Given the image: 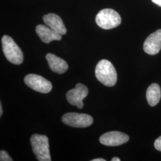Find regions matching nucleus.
<instances>
[{
	"label": "nucleus",
	"instance_id": "obj_16",
	"mask_svg": "<svg viewBox=\"0 0 161 161\" xmlns=\"http://www.w3.org/2000/svg\"><path fill=\"white\" fill-rule=\"evenodd\" d=\"M152 1L153 3L157 4L158 6L161 7V0H152Z\"/></svg>",
	"mask_w": 161,
	"mask_h": 161
},
{
	"label": "nucleus",
	"instance_id": "obj_9",
	"mask_svg": "<svg viewBox=\"0 0 161 161\" xmlns=\"http://www.w3.org/2000/svg\"><path fill=\"white\" fill-rule=\"evenodd\" d=\"M161 49V29H158L146 38L143 44V50L148 54L155 55Z\"/></svg>",
	"mask_w": 161,
	"mask_h": 161
},
{
	"label": "nucleus",
	"instance_id": "obj_17",
	"mask_svg": "<svg viewBox=\"0 0 161 161\" xmlns=\"http://www.w3.org/2000/svg\"><path fill=\"white\" fill-rule=\"evenodd\" d=\"M106 160L104 159L103 158H97V159H92V161H105Z\"/></svg>",
	"mask_w": 161,
	"mask_h": 161
},
{
	"label": "nucleus",
	"instance_id": "obj_14",
	"mask_svg": "<svg viewBox=\"0 0 161 161\" xmlns=\"http://www.w3.org/2000/svg\"><path fill=\"white\" fill-rule=\"evenodd\" d=\"M0 161H12L13 159L8 155L7 152L5 150L0 151Z\"/></svg>",
	"mask_w": 161,
	"mask_h": 161
},
{
	"label": "nucleus",
	"instance_id": "obj_19",
	"mask_svg": "<svg viewBox=\"0 0 161 161\" xmlns=\"http://www.w3.org/2000/svg\"><path fill=\"white\" fill-rule=\"evenodd\" d=\"M3 114V109H2V104L1 103H0V117L2 116Z\"/></svg>",
	"mask_w": 161,
	"mask_h": 161
},
{
	"label": "nucleus",
	"instance_id": "obj_7",
	"mask_svg": "<svg viewBox=\"0 0 161 161\" xmlns=\"http://www.w3.org/2000/svg\"><path fill=\"white\" fill-rule=\"evenodd\" d=\"M88 94V89L85 85L78 83L75 88L69 90L66 93V98L69 103L76 106L78 109H82L84 106L82 100Z\"/></svg>",
	"mask_w": 161,
	"mask_h": 161
},
{
	"label": "nucleus",
	"instance_id": "obj_8",
	"mask_svg": "<svg viewBox=\"0 0 161 161\" xmlns=\"http://www.w3.org/2000/svg\"><path fill=\"white\" fill-rule=\"evenodd\" d=\"M129 137L126 134L119 131H110L104 133L100 137V142L105 146H116L127 143Z\"/></svg>",
	"mask_w": 161,
	"mask_h": 161
},
{
	"label": "nucleus",
	"instance_id": "obj_2",
	"mask_svg": "<svg viewBox=\"0 0 161 161\" xmlns=\"http://www.w3.org/2000/svg\"><path fill=\"white\" fill-rule=\"evenodd\" d=\"M33 152L39 161H51L48 138L44 135L33 134L31 137Z\"/></svg>",
	"mask_w": 161,
	"mask_h": 161
},
{
	"label": "nucleus",
	"instance_id": "obj_3",
	"mask_svg": "<svg viewBox=\"0 0 161 161\" xmlns=\"http://www.w3.org/2000/svg\"><path fill=\"white\" fill-rule=\"evenodd\" d=\"M1 41L3 50L6 58L10 63L14 64H22L23 53L12 38L8 35H4Z\"/></svg>",
	"mask_w": 161,
	"mask_h": 161
},
{
	"label": "nucleus",
	"instance_id": "obj_18",
	"mask_svg": "<svg viewBox=\"0 0 161 161\" xmlns=\"http://www.w3.org/2000/svg\"><path fill=\"white\" fill-rule=\"evenodd\" d=\"M111 161H120V159L119 158H117V157H114V158H113L112 159H111Z\"/></svg>",
	"mask_w": 161,
	"mask_h": 161
},
{
	"label": "nucleus",
	"instance_id": "obj_12",
	"mask_svg": "<svg viewBox=\"0 0 161 161\" xmlns=\"http://www.w3.org/2000/svg\"><path fill=\"white\" fill-rule=\"evenodd\" d=\"M50 68L53 72L58 74H62L68 69V64L61 58L52 54L48 53L46 56Z\"/></svg>",
	"mask_w": 161,
	"mask_h": 161
},
{
	"label": "nucleus",
	"instance_id": "obj_11",
	"mask_svg": "<svg viewBox=\"0 0 161 161\" xmlns=\"http://www.w3.org/2000/svg\"><path fill=\"white\" fill-rule=\"evenodd\" d=\"M36 32L41 40L47 44L53 41H60L62 39V35L59 34L48 26L39 25L36 27Z\"/></svg>",
	"mask_w": 161,
	"mask_h": 161
},
{
	"label": "nucleus",
	"instance_id": "obj_10",
	"mask_svg": "<svg viewBox=\"0 0 161 161\" xmlns=\"http://www.w3.org/2000/svg\"><path fill=\"white\" fill-rule=\"evenodd\" d=\"M43 20L45 24L59 34L65 35L67 32L66 28L62 19L56 14L50 13L44 16Z\"/></svg>",
	"mask_w": 161,
	"mask_h": 161
},
{
	"label": "nucleus",
	"instance_id": "obj_1",
	"mask_svg": "<svg viewBox=\"0 0 161 161\" xmlns=\"http://www.w3.org/2000/svg\"><path fill=\"white\" fill-rule=\"evenodd\" d=\"M95 75L98 80L107 86H114L117 81V73L114 65L108 60H102L96 65Z\"/></svg>",
	"mask_w": 161,
	"mask_h": 161
},
{
	"label": "nucleus",
	"instance_id": "obj_5",
	"mask_svg": "<svg viewBox=\"0 0 161 161\" xmlns=\"http://www.w3.org/2000/svg\"><path fill=\"white\" fill-rule=\"evenodd\" d=\"M62 121L64 124L70 127L86 128L90 127L93 123V118L90 115L85 114L70 112L62 116Z\"/></svg>",
	"mask_w": 161,
	"mask_h": 161
},
{
	"label": "nucleus",
	"instance_id": "obj_4",
	"mask_svg": "<svg viewBox=\"0 0 161 161\" xmlns=\"http://www.w3.org/2000/svg\"><path fill=\"white\" fill-rule=\"evenodd\" d=\"M96 22L102 29H113L121 24V17L114 10L105 8L98 13L96 17Z\"/></svg>",
	"mask_w": 161,
	"mask_h": 161
},
{
	"label": "nucleus",
	"instance_id": "obj_13",
	"mask_svg": "<svg viewBox=\"0 0 161 161\" xmlns=\"http://www.w3.org/2000/svg\"><path fill=\"white\" fill-rule=\"evenodd\" d=\"M161 87L158 84H152L150 86L146 92V98L150 106H155L161 100Z\"/></svg>",
	"mask_w": 161,
	"mask_h": 161
},
{
	"label": "nucleus",
	"instance_id": "obj_15",
	"mask_svg": "<svg viewBox=\"0 0 161 161\" xmlns=\"http://www.w3.org/2000/svg\"><path fill=\"white\" fill-rule=\"evenodd\" d=\"M154 146L156 149L161 152V136L156 140Z\"/></svg>",
	"mask_w": 161,
	"mask_h": 161
},
{
	"label": "nucleus",
	"instance_id": "obj_6",
	"mask_svg": "<svg viewBox=\"0 0 161 161\" xmlns=\"http://www.w3.org/2000/svg\"><path fill=\"white\" fill-rule=\"evenodd\" d=\"M24 80L26 86L37 92L46 94L52 91V83L40 75L28 74Z\"/></svg>",
	"mask_w": 161,
	"mask_h": 161
}]
</instances>
